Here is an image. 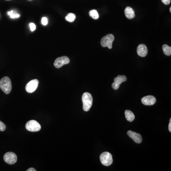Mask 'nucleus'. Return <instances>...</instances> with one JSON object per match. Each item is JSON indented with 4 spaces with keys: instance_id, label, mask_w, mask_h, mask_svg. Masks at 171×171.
I'll return each instance as SVG.
<instances>
[{
    "instance_id": "nucleus-2",
    "label": "nucleus",
    "mask_w": 171,
    "mask_h": 171,
    "mask_svg": "<svg viewBox=\"0 0 171 171\" xmlns=\"http://www.w3.org/2000/svg\"><path fill=\"white\" fill-rule=\"evenodd\" d=\"M0 87L1 90L6 94L11 92L12 85L11 80L8 77H5L0 80Z\"/></svg>"
},
{
    "instance_id": "nucleus-13",
    "label": "nucleus",
    "mask_w": 171,
    "mask_h": 171,
    "mask_svg": "<svg viewBox=\"0 0 171 171\" xmlns=\"http://www.w3.org/2000/svg\"><path fill=\"white\" fill-rule=\"evenodd\" d=\"M125 16L128 19H132L135 17L134 11L131 7H127L125 10Z\"/></svg>"
},
{
    "instance_id": "nucleus-15",
    "label": "nucleus",
    "mask_w": 171,
    "mask_h": 171,
    "mask_svg": "<svg viewBox=\"0 0 171 171\" xmlns=\"http://www.w3.org/2000/svg\"><path fill=\"white\" fill-rule=\"evenodd\" d=\"M162 50L163 53L166 55L170 56L171 55V47L166 44H165L162 46Z\"/></svg>"
},
{
    "instance_id": "nucleus-8",
    "label": "nucleus",
    "mask_w": 171,
    "mask_h": 171,
    "mask_svg": "<svg viewBox=\"0 0 171 171\" xmlns=\"http://www.w3.org/2000/svg\"><path fill=\"white\" fill-rule=\"evenodd\" d=\"M39 81L38 80H33L27 83L26 86V91L29 93L34 92L38 87Z\"/></svg>"
},
{
    "instance_id": "nucleus-20",
    "label": "nucleus",
    "mask_w": 171,
    "mask_h": 171,
    "mask_svg": "<svg viewBox=\"0 0 171 171\" xmlns=\"http://www.w3.org/2000/svg\"><path fill=\"white\" fill-rule=\"evenodd\" d=\"M48 19L46 17H43L42 19V23L43 24V25H47V24H48Z\"/></svg>"
},
{
    "instance_id": "nucleus-11",
    "label": "nucleus",
    "mask_w": 171,
    "mask_h": 171,
    "mask_svg": "<svg viewBox=\"0 0 171 171\" xmlns=\"http://www.w3.org/2000/svg\"><path fill=\"white\" fill-rule=\"evenodd\" d=\"M127 134L128 136L137 144H140L142 142V137L139 134L133 132L131 130L128 131Z\"/></svg>"
},
{
    "instance_id": "nucleus-14",
    "label": "nucleus",
    "mask_w": 171,
    "mask_h": 171,
    "mask_svg": "<svg viewBox=\"0 0 171 171\" xmlns=\"http://www.w3.org/2000/svg\"><path fill=\"white\" fill-rule=\"evenodd\" d=\"M125 118L129 122H132L135 118V116L132 111L129 110H126L125 112Z\"/></svg>"
},
{
    "instance_id": "nucleus-3",
    "label": "nucleus",
    "mask_w": 171,
    "mask_h": 171,
    "mask_svg": "<svg viewBox=\"0 0 171 171\" xmlns=\"http://www.w3.org/2000/svg\"><path fill=\"white\" fill-rule=\"evenodd\" d=\"M114 39L115 37L113 34H108L103 37L100 43L103 47H108L109 49H111L112 48L113 42Z\"/></svg>"
},
{
    "instance_id": "nucleus-21",
    "label": "nucleus",
    "mask_w": 171,
    "mask_h": 171,
    "mask_svg": "<svg viewBox=\"0 0 171 171\" xmlns=\"http://www.w3.org/2000/svg\"><path fill=\"white\" fill-rule=\"evenodd\" d=\"M29 27H30V29L32 32L35 31L36 28V25L33 23H29Z\"/></svg>"
},
{
    "instance_id": "nucleus-19",
    "label": "nucleus",
    "mask_w": 171,
    "mask_h": 171,
    "mask_svg": "<svg viewBox=\"0 0 171 171\" xmlns=\"http://www.w3.org/2000/svg\"><path fill=\"white\" fill-rule=\"evenodd\" d=\"M6 129V126L3 122L0 121V131H4Z\"/></svg>"
},
{
    "instance_id": "nucleus-18",
    "label": "nucleus",
    "mask_w": 171,
    "mask_h": 171,
    "mask_svg": "<svg viewBox=\"0 0 171 171\" xmlns=\"http://www.w3.org/2000/svg\"><path fill=\"white\" fill-rule=\"evenodd\" d=\"M76 15L74 13H70L66 16L65 19L67 21L72 22L75 20Z\"/></svg>"
},
{
    "instance_id": "nucleus-22",
    "label": "nucleus",
    "mask_w": 171,
    "mask_h": 171,
    "mask_svg": "<svg viewBox=\"0 0 171 171\" xmlns=\"http://www.w3.org/2000/svg\"><path fill=\"white\" fill-rule=\"evenodd\" d=\"M162 3H164L165 5H168L170 4L171 2V0H162Z\"/></svg>"
},
{
    "instance_id": "nucleus-25",
    "label": "nucleus",
    "mask_w": 171,
    "mask_h": 171,
    "mask_svg": "<svg viewBox=\"0 0 171 171\" xmlns=\"http://www.w3.org/2000/svg\"><path fill=\"white\" fill-rule=\"evenodd\" d=\"M170 12H171V7H170Z\"/></svg>"
},
{
    "instance_id": "nucleus-12",
    "label": "nucleus",
    "mask_w": 171,
    "mask_h": 171,
    "mask_svg": "<svg viewBox=\"0 0 171 171\" xmlns=\"http://www.w3.org/2000/svg\"><path fill=\"white\" fill-rule=\"evenodd\" d=\"M137 53L138 55L140 57H145L148 53V50L146 45L143 44L139 45L137 48Z\"/></svg>"
},
{
    "instance_id": "nucleus-9",
    "label": "nucleus",
    "mask_w": 171,
    "mask_h": 171,
    "mask_svg": "<svg viewBox=\"0 0 171 171\" xmlns=\"http://www.w3.org/2000/svg\"><path fill=\"white\" fill-rule=\"evenodd\" d=\"M127 80L126 76L125 75H118L114 79V82L112 84V87L114 90H117L118 89L120 84Z\"/></svg>"
},
{
    "instance_id": "nucleus-26",
    "label": "nucleus",
    "mask_w": 171,
    "mask_h": 171,
    "mask_svg": "<svg viewBox=\"0 0 171 171\" xmlns=\"http://www.w3.org/2000/svg\"><path fill=\"white\" fill-rule=\"evenodd\" d=\"M6 1H10V0H6Z\"/></svg>"
},
{
    "instance_id": "nucleus-4",
    "label": "nucleus",
    "mask_w": 171,
    "mask_h": 171,
    "mask_svg": "<svg viewBox=\"0 0 171 171\" xmlns=\"http://www.w3.org/2000/svg\"><path fill=\"white\" fill-rule=\"evenodd\" d=\"M100 160L103 165L107 166H110L113 161L112 156L108 152H105L101 154L100 156Z\"/></svg>"
},
{
    "instance_id": "nucleus-7",
    "label": "nucleus",
    "mask_w": 171,
    "mask_h": 171,
    "mask_svg": "<svg viewBox=\"0 0 171 171\" xmlns=\"http://www.w3.org/2000/svg\"><path fill=\"white\" fill-rule=\"evenodd\" d=\"M70 59L68 57L62 56V57H59L56 59L54 63V65L55 68L59 69V68L62 67L64 65L68 64L70 63Z\"/></svg>"
},
{
    "instance_id": "nucleus-23",
    "label": "nucleus",
    "mask_w": 171,
    "mask_h": 171,
    "mask_svg": "<svg viewBox=\"0 0 171 171\" xmlns=\"http://www.w3.org/2000/svg\"><path fill=\"white\" fill-rule=\"evenodd\" d=\"M27 171H36V169L33 168H29L27 170Z\"/></svg>"
},
{
    "instance_id": "nucleus-1",
    "label": "nucleus",
    "mask_w": 171,
    "mask_h": 171,
    "mask_svg": "<svg viewBox=\"0 0 171 171\" xmlns=\"http://www.w3.org/2000/svg\"><path fill=\"white\" fill-rule=\"evenodd\" d=\"M83 102V110L85 111H89L92 106L93 97L92 95L88 92L84 93L82 97Z\"/></svg>"
},
{
    "instance_id": "nucleus-17",
    "label": "nucleus",
    "mask_w": 171,
    "mask_h": 171,
    "mask_svg": "<svg viewBox=\"0 0 171 171\" xmlns=\"http://www.w3.org/2000/svg\"><path fill=\"white\" fill-rule=\"evenodd\" d=\"M7 14L8 15L10 16L11 18L12 19L18 18L20 17V14L17 13L14 10H12V11L8 12Z\"/></svg>"
},
{
    "instance_id": "nucleus-24",
    "label": "nucleus",
    "mask_w": 171,
    "mask_h": 171,
    "mask_svg": "<svg viewBox=\"0 0 171 171\" xmlns=\"http://www.w3.org/2000/svg\"><path fill=\"white\" fill-rule=\"evenodd\" d=\"M168 129H169L170 132H171V122H170V123H169V126H168Z\"/></svg>"
},
{
    "instance_id": "nucleus-5",
    "label": "nucleus",
    "mask_w": 171,
    "mask_h": 171,
    "mask_svg": "<svg viewBox=\"0 0 171 171\" xmlns=\"http://www.w3.org/2000/svg\"><path fill=\"white\" fill-rule=\"evenodd\" d=\"M25 127L28 131L31 132H38L41 129V125L39 123L34 120L28 121L26 124Z\"/></svg>"
},
{
    "instance_id": "nucleus-10",
    "label": "nucleus",
    "mask_w": 171,
    "mask_h": 171,
    "mask_svg": "<svg viewBox=\"0 0 171 171\" xmlns=\"http://www.w3.org/2000/svg\"><path fill=\"white\" fill-rule=\"evenodd\" d=\"M142 104L146 106H152L156 103V98L153 96H145L141 99Z\"/></svg>"
},
{
    "instance_id": "nucleus-16",
    "label": "nucleus",
    "mask_w": 171,
    "mask_h": 171,
    "mask_svg": "<svg viewBox=\"0 0 171 171\" xmlns=\"http://www.w3.org/2000/svg\"><path fill=\"white\" fill-rule=\"evenodd\" d=\"M89 15L94 20H97L99 18V14H98L97 10H91L89 12Z\"/></svg>"
},
{
    "instance_id": "nucleus-6",
    "label": "nucleus",
    "mask_w": 171,
    "mask_h": 171,
    "mask_svg": "<svg viewBox=\"0 0 171 171\" xmlns=\"http://www.w3.org/2000/svg\"><path fill=\"white\" fill-rule=\"evenodd\" d=\"M3 159L6 163L9 165H13L16 162L17 156L13 152H7L4 156Z\"/></svg>"
},
{
    "instance_id": "nucleus-27",
    "label": "nucleus",
    "mask_w": 171,
    "mask_h": 171,
    "mask_svg": "<svg viewBox=\"0 0 171 171\" xmlns=\"http://www.w3.org/2000/svg\"><path fill=\"white\" fill-rule=\"evenodd\" d=\"M29 1H32V0H29Z\"/></svg>"
}]
</instances>
